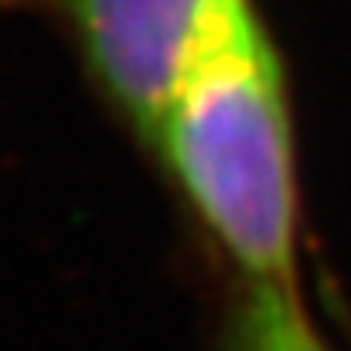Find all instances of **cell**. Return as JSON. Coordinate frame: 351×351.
Segmentation results:
<instances>
[{
    "mask_svg": "<svg viewBox=\"0 0 351 351\" xmlns=\"http://www.w3.org/2000/svg\"><path fill=\"white\" fill-rule=\"evenodd\" d=\"M55 24L119 123L150 140L219 0H0Z\"/></svg>",
    "mask_w": 351,
    "mask_h": 351,
    "instance_id": "cell-2",
    "label": "cell"
},
{
    "mask_svg": "<svg viewBox=\"0 0 351 351\" xmlns=\"http://www.w3.org/2000/svg\"><path fill=\"white\" fill-rule=\"evenodd\" d=\"M147 143L239 283H300L290 79L256 0H219Z\"/></svg>",
    "mask_w": 351,
    "mask_h": 351,
    "instance_id": "cell-1",
    "label": "cell"
},
{
    "mask_svg": "<svg viewBox=\"0 0 351 351\" xmlns=\"http://www.w3.org/2000/svg\"><path fill=\"white\" fill-rule=\"evenodd\" d=\"M222 351H335L300 283H239L229 304Z\"/></svg>",
    "mask_w": 351,
    "mask_h": 351,
    "instance_id": "cell-3",
    "label": "cell"
}]
</instances>
